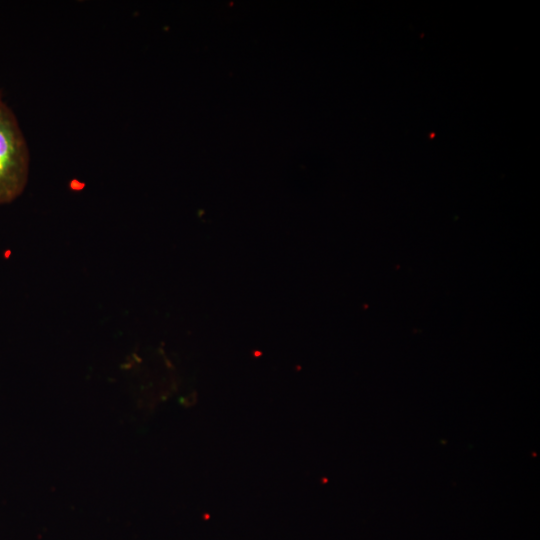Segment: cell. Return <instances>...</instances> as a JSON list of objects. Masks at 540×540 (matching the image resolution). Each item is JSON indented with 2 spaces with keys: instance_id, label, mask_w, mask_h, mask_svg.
<instances>
[{
  "instance_id": "1",
  "label": "cell",
  "mask_w": 540,
  "mask_h": 540,
  "mask_svg": "<svg viewBox=\"0 0 540 540\" xmlns=\"http://www.w3.org/2000/svg\"><path fill=\"white\" fill-rule=\"evenodd\" d=\"M30 154L12 109L0 92V205L16 200L25 190Z\"/></svg>"
}]
</instances>
